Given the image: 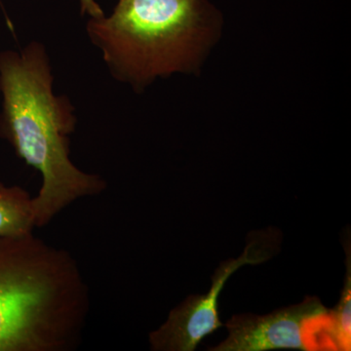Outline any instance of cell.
Returning <instances> with one entry per match:
<instances>
[{"instance_id":"ba28073f","label":"cell","mask_w":351,"mask_h":351,"mask_svg":"<svg viewBox=\"0 0 351 351\" xmlns=\"http://www.w3.org/2000/svg\"><path fill=\"white\" fill-rule=\"evenodd\" d=\"M80 12L89 18L101 17L105 15L103 9L97 3L96 0H80Z\"/></svg>"},{"instance_id":"277c9868","label":"cell","mask_w":351,"mask_h":351,"mask_svg":"<svg viewBox=\"0 0 351 351\" xmlns=\"http://www.w3.org/2000/svg\"><path fill=\"white\" fill-rule=\"evenodd\" d=\"M276 228L252 232L239 258L219 263L212 285L204 295H191L173 308L167 320L149 336L154 351H193L205 337L223 326L219 318V297L228 279L240 267L267 262L280 249Z\"/></svg>"},{"instance_id":"52a82bcc","label":"cell","mask_w":351,"mask_h":351,"mask_svg":"<svg viewBox=\"0 0 351 351\" xmlns=\"http://www.w3.org/2000/svg\"><path fill=\"white\" fill-rule=\"evenodd\" d=\"M346 254V276L338 306L329 311L326 337L329 350H350L351 252L350 237L343 242Z\"/></svg>"},{"instance_id":"5b68a950","label":"cell","mask_w":351,"mask_h":351,"mask_svg":"<svg viewBox=\"0 0 351 351\" xmlns=\"http://www.w3.org/2000/svg\"><path fill=\"white\" fill-rule=\"evenodd\" d=\"M329 309L316 297L265 315L239 314L228 321V336L213 351L329 350Z\"/></svg>"},{"instance_id":"7a4b0ae2","label":"cell","mask_w":351,"mask_h":351,"mask_svg":"<svg viewBox=\"0 0 351 351\" xmlns=\"http://www.w3.org/2000/svg\"><path fill=\"white\" fill-rule=\"evenodd\" d=\"M76 258L34 233L0 237V351H73L89 317Z\"/></svg>"},{"instance_id":"3957f363","label":"cell","mask_w":351,"mask_h":351,"mask_svg":"<svg viewBox=\"0 0 351 351\" xmlns=\"http://www.w3.org/2000/svg\"><path fill=\"white\" fill-rule=\"evenodd\" d=\"M223 27L209 0H119L110 16L89 18L86 34L110 75L142 93L158 78L200 73Z\"/></svg>"},{"instance_id":"8992f818","label":"cell","mask_w":351,"mask_h":351,"mask_svg":"<svg viewBox=\"0 0 351 351\" xmlns=\"http://www.w3.org/2000/svg\"><path fill=\"white\" fill-rule=\"evenodd\" d=\"M22 186L0 182V237L32 234L36 228L34 202Z\"/></svg>"},{"instance_id":"9c48e42d","label":"cell","mask_w":351,"mask_h":351,"mask_svg":"<svg viewBox=\"0 0 351 351\" xmlns=\"http://www.w3.org/2000/svg\"><path fill=\"white\" fill-rule=\"evenodd\" d=\"M0 5L2 6V4H1V0H0Z\"/></svg>"},{"instance_id":"6da1fadb","label":"cell","mask_w":351,"mask_h":351,"mask_svg":"<svg viewBox=\"0 0 351 351\" xmlns=\"http://www.w3.org/2000/svg\"><path fill=\"white\" fill-rule=\"evenodd\" d=\"M49 54L40 41L0 52V138L43 178L32 198L36 228L49 225L75 201L101 195V176L80 169L71 158L77 117L66 95L54 92Z\"/></svg>"}]
</instances>
